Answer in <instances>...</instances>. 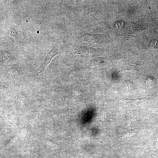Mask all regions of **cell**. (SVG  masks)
<instances>
[{"mask_svg":"<svg viewBox=\"0 0 158 158\" xmlns=\"http://www.w3.org/2000/svg\"><path fill=\"white\" fill-rule=\"evenodd\" d=\"M1 63H7L12 61L14 59L13 52L8 49L1 50Z\"/></svg>","mask_w":158,"mask_h":158,"instance_id":"obj_4","label":"cell"},{"mask_svg":"<svg viewBox=\"0 0 158 158\" xmlns=\"http://www.w3.org/2000/svg\"><path fill=\"white\" fill-rule=\"evenodd\" d=\"M8 38L12 41H15L18 37V30L14 26H11L8 30L7 32Z\"/></svg>","mask_w":158,"mask_h":158,"instance_id":"obj_6","label":"cell"},{"mask_svg":"<svg viewBox=\"0 0 158 158\" xmlns=\"http://www.w3.org/2000/svg\"><path fill=\"white\" fill-rule=\"evenodd\" d=\"M25 0H4L1 3V11L5 15L15 14L19 6L24 2Z\"/></svg>","mask_w":158,"mask_h":158,"instance_id":"obj_2","label":"cell"},{"mask_svg":"<svg viewBox=\"0 0 158 158\" xmlns=\"http://www.w3.org/2000/svg\"><path fill=\"white\" fill-rule=\"evenodd\" d=\"M150 44L152 47L157 48L158 46V42L157 40H153L151 42Z\"/></svg>","mask_w":158,"mask_h":158,"instance_id":"obj_7","label":"cell"},{"mask_svg":"<svg viewBox=\"0 0 158 158\" xmlns=\"http://www.w3.org/2000/svg\"><path fill=\"white\" fill-rule=\"evenodd\" d=\"M60 47L55 44L51 49L44 59L43 62L35 71L34 76L38 77L43 75L47 66L49 63L51 59L56 55L61 53Z\"/></svg>","mask_w":158,"mask_h":158,"instance_id":"obj_1","label":"cell"},{"mask_svg":"<svg viewBox=\"0 0 158 158\" xmlns=\"http://www.w3.org/2000/svg\"><path fill=\"white\" fill-rule=\"evenodd\" d=\"M80 39L83 41L92 43L101 44L105 41L104 38L101 34L85 33L80 36Z\"/></svg>","mask_w":158,"mask_h":158,"instance_id":"obj_3","label":"cell"},{"mask_svg":"<svg viewBox=\"0 0 158 158\" xmlns=\"http://www.w3.org/2000/svg\"><path fill=\"white\" fill-rule=\"evenodd\" d=\"M23 68L17 65L11 66L6 70V75L9 77L13 78L19 75L23 71Z\"/></svg>","mask_w":158,"mask_h":158,"instance_id":"obj_5","label":"cell"}]
</instances>
